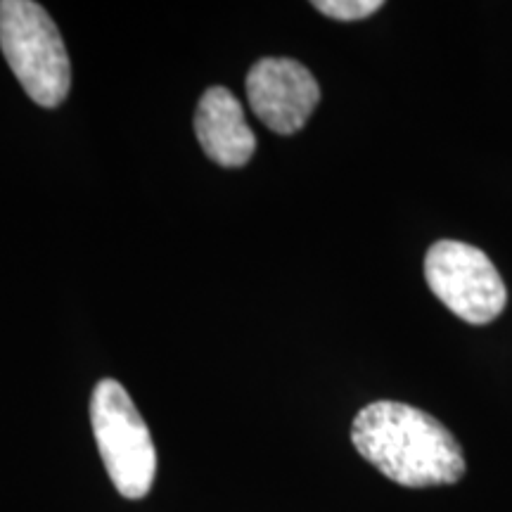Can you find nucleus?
Here are the masks:
<instances>
[{"mask_svg":"<svg viewBox=\"0 0 512 512\" xmlns=\"http://www.w3.org/2000/svg\"><path fill=\"white\" fill-rule=\"evenodd\" d=\"M382 0H316L313 8L320 15L339 19V22H358L382 10Z\"/></svg>","mask_w":512,"mask_h":512,"instance_id":"nucleus-7","label":"nucleus"},{"mask_svg":"<svg viewBox=\"0 0 512 512\" xmlns=\"http://www.w3.org/2000/svg\"><path fill=\"white\" fill-rule=\"evenodd\" d=\"M195 136L211 162L226 169L245 166L256 150V136L247 126L240 100L223 86L209 88L200 98Z\"/></svg>","mask_w":512,"mask_h":512,"instance_id":"nucleus-6","label":"nucleus"},{"mask_svg":"<svg viewBox=\"0 0 512 512\" xmlns=\"http://www.w3.org/2000/svg\"><path fill=\"white\" fill-rule=\"evenodd\" d=\"M425 280L448 311L472 325L496 320L508 302L496 266L482 249L467 242H434L425 256Z\"/></svg>","mask_w":512,"mask_h":512,"instance_id":"nucleus-4","label":"nucleus"},{"mask_svg":"<svg viewBox=\"0 0 512 512\" xmlns=\"http://www.w3.org/2000/svg\"><path fill=\"white\" fill-rule=\"evenodd\" d=\"M247 100L252 112L273 133L302 131L320 102V86L302 62L290 57H264L247 74Z\"/></svg>","mask_w":512,"mask_h":512,"instance_id":"nucleus-5","label":"nucleus"},{"mask_svg":"<svg viewBox=\"0 0 512 512\" xmlns=\"http://www.w3.org/2000/svg\"><path fill=\"white\" fill-rule=\"evenodd\" d=\"M351 441L384 477L411 489L456 484L465 475L456 437L430 413L406 403H370L354 418Z\"/></svg>","mask_w":512,"mask_h":512,"instance_id":"nucleus-1","label":"nucleus"},{"mask_svg":"<svg viewBox=\"0 0 512 512\" xmlns=\"http://www.w3.org/2000/svg\"><path fill=\"white\" fill-rule=\"evenodd\" d=\"M0 50L36 105L53 110L67 100L72 64L43 5L34 0H0Z\"/></svg>","mask_w":512,"mask_h":512,"instance_id":"nucleus-2","label":"nucleus"},{"mask_svg":"<svg viewBox=\"0 0 512 512\" xmlns=\"http://www.w3.org/2000/svg\"><path fill=\"white\" fill-rule=\"evenodd\" d=\"M91 422L102 463L128 501L150 494L157 475V451L136 403L117 380H100L91 396Z\"/></svg>","mask_w":512,"mask_h":512,"instance_id":"nucleus-3","label":"nucleus"}]
</instances>
